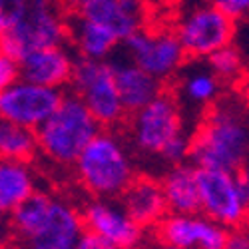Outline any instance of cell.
Returning <instances> with one entry per match:
<instances>
[{"instance_id": "cell-19", "label": "cell", "mask_w": 249, "mask_h": 249, "mask_svg": "<svg viewBox=\"0 0 249 249\" xmlns=\"http://www.w3.org/2000/svg\"><path fill=\"white\" fill-rule=\"evenodd\" d=\"M112 64L116 74L118 94L126 114H132L142 106H146L150 100H154L163 90V84L160 80L138 68L134 62L124 60V62H112Z\"/></svg>"}, {"instance_id": "cell-7", "label": "cell", "mask_w": 249, "mask_h": 249, "mask_svg": "<svg viewBox=\"0 0 249 249\" xmlns=\"http://www.w3.org/2000/svg\"><path fill=\"white\" fill-rule=\"evenodd\" d=\"M188 60L203 62L213 52L235 42L237 20L213 6L210 0L188 2L172 26Z\"/></svg>"}, {"instance_id": "cell-2", "label": "cell", "mask_w": 249, "mask_h": 249, "mask_svg": "<svg viewBox=\"0 0 249 249\" xmlns=\"http://www.w3.org/2000/svg\"><path fill=\"white\" fill-rule=\"evenodd\" d=\"M126 134L130 146L148 158H161L168 165L190 160V132L185 110L172 90H161L146 106L128 114Z\"/></svg>"}, {"instance_id": "cell-6", "label": "cell", "mask_w": 249, "mask_h": 249, "mask_svg": "<svg viewBox=\"0 0 249 249\" xmlns=\"http://www.w3.org/2000/svg\"><path fill=\"white\" fill-rule=\"evenodd\" d=\"M68 20L64 0H28L20 20L0 36V50L18 62L38 48L68 44Z\"/></svg>"}, {"instance_id": "cell-28", "label": "cell", "mask_w": 249, "mask_h": 249, "mask_svg": "<svg viewBox=\"0 0 249 249\" xmlns=\"http://www.w3.org/2000/svg\"><path fill=\"white\" fill-rule=\"evenodd\" d=\"M74 249H118V247H114V245H110L108 241H104V239L96 237L94 233L84 231V235L80 237V241L76 243Z\"/></svg>"}, {"instance_id": "cell-5", "label": "cell", "mask_w": 249, "mask_h": 249, "mask_svg": "<svg viewBox=\"0 0 249 249\" xmlns=\"http://www.w3.org/2000/svg\"><path fill=\"white\" fill-rule=\"evenodd\" d=\"M102 128L74 94H62L54 112L36 128L38 154L56 165H68Z\"/></svg>"}, {"instance_id": "cell-24", "label": "cell", "mask_w": 249, "mask_h": 249, "mask_svg": "<svg viewBox=\"0 0 249 249\" xmlns=\"http://www.w3.org/2000/svg\"><path fill=\"white\" fill-rule=\"evenodd\" d=\"M28 0H0V36L8 32L24 14Z\"/></svg>"}, {"instance_id": "cell-4", "label": "cell", "mask_w": 249, "mask_h": 249, "mask_svg": "<svg viewBox=\"0 0 249 249\" xmlns=\"http://www.w3.org/2000/svg\"><path fill=\"white\" fill-rule=\"evenodd\" d=\"M78 183L92 197L118 199L136 178L130 146L118 130L102 128L72 163Z\"/></svg>"}, {"instance_id": "cell-23", "label": "cell", "mask_w": 249, "mask_h": 249, "mask_svg": "<svg viewBox=\"0 0 249 249\" xmlns=\"http://www.w3.org/2000/svg\"><path fill=\"white\" fill-rule=\"evenodd\" d=\"M203 62H205V66L213 72V76L223 84V88L237 86L245 76V56L235 44H230V46L213 52Z\"/></svg>"}, {"instance_id": "cell-1", "label": "cell", "mask_w": 249, "mask_h": 249, "mask_svg": "<svg viewBox=\"0 0 249 249\" xmlns=\"http://www.w3.org/2000/svg\"><path fill=\"white\" fill-rule=\"evenodd\" d=\"M190 160L196 168L241 172L247 163L249 130L241 98L221 96L201 114L190 134Z\"/></svg>"}, {"instance_id": "cell-20", "label": "cell", "mask_w": 249, "mask_h": 249, "mask_svg": "<svg viewBox=\"0 0 249 249\" xmlns=\"http://www.w3.org/2000/svg\"><path fill=\"white\" fill-rule=\"evenodd\" d=\"M68 42L72 44L76 58L86 60H108L122 44L106 28L76 14H70L68 20Z\"/></svg>"}, {"instance_id": "cell-10", "label": "cell", "mask_w": 249, "mask_h": 249, "mask_svg": "<svg viewBox=\"0 0 249 249\" xmlns=\"http://www.w3.org/2000/svg\"><path fill=\"white\" fill-rule=\"evenodd\" d=\"M128 60L138 68L148 72L161 84L174 82V78L188 64L179 40L170 26H143L126 42Z\"/></svg>"}, {"instance_id": "cell-25", "label": "cell", "mask_w": 249, "mask_h": 249, "mask_svg": "<svg viewBox=\"0 0 249 249\" xmlns=\"http://www.w3.org/2000/svg\"><path fill=\"white\" fill-rule=\"evenodd\" d=\"M18 78V62L10 58L4 50H0V92Z\"/></svg>"}, {"instance_id": "cell-8", "label": "cell", "mask_w": 249, "mask_h": 249, "mask_svg": "<svg viewBox=\"0 0 249 249\" xmlns=\"http://www.w3.org/2000/svg\"><path fill=\"white\" fill-rule=\"evenodd\" d=\"M68 88L70 94H74L86 106L100 128L118 130L124 126L128 114L122 106L114 64L110 60L76 58Z\"/></svg>"}, {"instance_id": "cell-16", "label": "cell", "mask_w": 249, "mask_h": 249, "mask_svg": "<svg viewBox=\"0 0 249 249\" xmlns=\"http://www.w3.org/2000/svg\"><path fill=\"white\" fill-rule=\"evenodd\" d=\"M176 86L174 94L179 100L181 108H194L197 112H205L223 96L225 88L213 76V72L205 66V62H194L185 64L181 72L174 78Z\"/></svg>"}, {"instance_id": "cell-29", "label": "cell", "mask_w": 249, "mask_h": 249, "mask_svg": "<svg viewBox=\"0 0 249 249\" xmlns=\"http://www.w3.org/2000/svg\"><path fill=\"white\" fill-rule=\"evenodd\" d=\"M124 2H128V4H134V6H138V8H143L146 10L152 2H156V0H124Z\"/></svg>"}, {"instance_id": "cell-26", "label": "cell", "mask_w": 249, "mask_h": 249, "mask_svg": "<svg viewBox=\"0 0 249 249\" xmlns=\"http://www.w3.org/2000/svg\"><path fill=\"white\" fill-rule=\"evenodd\" d=\"M210 2L233 20H243L249 12V0H210Z\"/></svg>"}, {"instance_id": "cell-14", "label": "cell", "mask_w": 249, "mask_h": 249, "mask_svg": "<svg viewBox=\"0 0 249 249\" xmlns=\"http://www.w3.org/2000/svg\"><path fill=\"white\" fill-rule=\"evenodd\" d=\"M66 2L70 4V14L106 28L122 44L148 24L146 10L124 0H66Z\"/></svg>"}, {"instance_id": "cell-17", "label": "cell", "mask_w": 249, "mask_h": 249, "mask_svg": "<svg viewBox=\"0 0 249 249\" xmlns=\"http://www.w3.org/2000/svg\"><path fill=\"white\" fill-rule=\"evenodd\" d=\"M118 199L126 213L143 230L156 227L168 215V205L163 199L160 179L150 176H136Z\"/></svg>"}, {"instance_id": "cell-27", "label": "cell", "mask_w": 249, "mask_h": 249, "mask_svg": "<svg viewBox=\"0 0 249 249\" xmlns=\"http://www.w3.org/2000/svg\"><path fill=\"white\" fill-rule=\"evenodd\" d=\"M223 249H249V237H247L245 230H241V227L230 230Z\"/></svg>"}, {"instance_id": "cell-21", "label": "cell", "mask_w": 249, "mask_h": 249, "mask_svg": "<svg viewBox=\"0 0 249 249\" xmlns=\"http://www.w3.org/2000/svg\"><path fill=\"white\" fill-rule=\"evenodd\" d=\"M38 190V178L30 161L0 160V217L10 215Z\"/></svg>"}, {"instance_id": "cell-11", "label": "cell", "mask_w": 249, "mask_h": 249, "mask_svg": "<svg viewBox=\"0 0 249 249\" xmlns=\"http://www.w3.org/2000/svg\"><path fill=\"white\" fill-rule=\"evenodd\" d=\"M80 215L88 233L118 249H138L143 241V227L126 213L118 199L92 197L80 210Z\"/></svg>"}, {"instance_id": "cell-3", "label": "cell", "mask_w": 249, "mask_h": 249, "mask_svg": "<svg viewBox=\"0 0 249 249\" xmlns=\"http://www.w3.org/2000/svg\"><path fill=\"white\" fill-rule=\"evenodd\" d=\"M10 223L26 249H74L86 231L74 203L42 190L16 207Z\"/></svg>"}, {"instance_id": "cell-18", "label": "cell", "mask_w": 249, "mask_h": 249, "mask_svg": "<svg viewBox=\"0 0 249 249\" xmlns=\"http://www.w3.org/2000/svg\"><path fill=\"white\" fill-rule=\"evenodd\" d=\"M168 213H197L199 192H197V168L194 163H176L160 179Z\"/></svg>"}, {"instance_id": "cell-30", "label": "cell", "mask_w": 249, "mask_h": 249, "mask_svg": "<svg viewBox=\"0 0 249 249\" xmlns=\"http://www.w3.org/2000/svg\"><path fill=\"white\" fill-rule=\"evenodd\" d=\"M158 249H178V247H172V245H163V243H161Z\"/></svg>"}, {"instance_id": "cell-15", "label": "cell", "mask_w": 249, "mask_h": 249, "mask_svg": "<svg viewBox=\"0 0 249 249\" xmlns=\"http://www.w3.org/2000/svg\"><path fill=\"white\" fill-rule=\"evenodd\" d=\"M76 54L68 44L38 48L18 60V76L32 84L64 92L70 86Z\"/></svg>"}, {"instance_id": "cell-13", "label": "cell", "mask_w": 249, "mask_h": 249, "mask_svg": "<svg viewBox=\"0 0 249 249\" xmlns=\"http://www.w3.org/2000/svg\"><path fill=\"white\" fill-rule=\"evenodd\" d=\"M163 245L178 249H223L230 230L203 213H168L158 225Z\"/></svg>"}, {"instance_id": "cell-22", "label": "cell", "mask_w": 249, "mask_h": 249, "mask_svg": "<svg viewBox=\"0 0 249 249\" xmlns=\"http://www.w3.org/2000/svg\"><path fill=\"white\" fill-rule=\"evenodd\" d=\"M36 154V132L0 118V160L30 161Z\"/></svg>"}, {"instance_id": "cell-12", "label": "cell", "mask_w": 249, "mask_h": 249, "mask_svg": "<svg viewBox=\"0 0 249 249\" xmlns=\"http://www.w3.org/2000/svg\"><path fill=\"white\" fill-rule=\"evenodd\" d=\"M62 94L64 92L32 84L18 76L0 92V118L22 128L36 130L54 112Z\"/></svg>"}, {"instance_id": "cell-9", "label": "cell", "mask_w": 249, "mask_h": 249, "mask_svg": "<svg viewBox=\"0 0 249 249\" xmlns=\"http://www.w3.org/2000/svg\"><path fill=\"white\" fill-rule=\"evenodd\" d=\"M197 192L199 213L227 230L243 227L249 207V178L245 170L223 172L197 168Z\"/></svg>"}]
</instances>
